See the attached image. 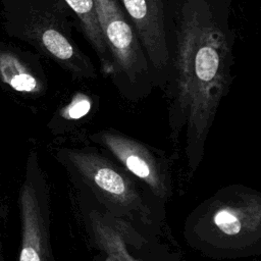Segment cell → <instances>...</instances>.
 <instances>
[{"label": "cell", "mask_w": 261, "mask_h": 261, "mask_svg": "<svg viewBox=\"0 0 261 261\" xmlns=\"http://www.w3.org/2000/svg\"><path fill=\"white\" fill-rule=\"evenodd\" d=\"M230 47L208 0L180 8L174 56L175 106L188 123L187 156L198 167L208 130L230 82Z\"/></svg>", "instance_id": "cell-1"}, {"label": "cell", "mask_w": 261, "mask_h": 261, "mask_svg": "<svg viewBox=\"0 0 261 261\" xmlns=\"http://www.w3.org/2000/svg\"><path fill=\"white\" fill-rule=\"evenodd\" d=\"M186 233L212 257L252 254L261 238V197L243 187L219 191L191 215Z\"/></svg>", "instance_id": "cell-2"}, {"label": "cell", "mask_w": 261, "mask_h": 261, "mask_svg": "<svg viewBox=\"0 0 261 261\" xmlns=\"http://www.w3.org/2000/svg\"><path fill=\"white\" fill-rule=\"evenodd\" d=\"M69 167L97 196L124 215L140 216L149 220L150 210L134 181L119 168L100 154L86 149H65Z\"/></svg>", "instance_id": "cell-3"}, {"label": "cell", "mask_w": 261, "mask_h": 261, "mask_svg": "<svg viewBox=\"0 0 261 261\" xmlns=\"http://www.w3.org/2000/svg\"><path fill=\"white\" fill-rule=\"evenodd\" d=\"M49 198L45 176L37 155L28 158L20 190L21 246L19 261H53L49 233Z\"/></svg>", "instance_id": "cell-4"}, {"label": "cell", "mask_w": 261, "mask_h": 261, "mask_svg": "<svg viewBox=\"0 0 261 261\" xmlns=\"http://www.w3.org/2000/svg\"><path fill=\"white\" fill-rule=\"evenodd\" d=\"M100 28L114 62V75L138 83L149 72L144 50L117 0H94Z\"/></svg>", "instance_id": "cell-5"}, {"label": "cell", "mask_w": 261, "mask_h": 261, "mask_svg": "<svg viewBox=\"0 0 261 261\" xmlns=\"http://www.w3.org/2000/svg\"><path fill=\"white\" fill-rule=\"evenodd\" d=\"M92 139L105 147L157 198L160 200L168 198L170 184L166 168L145 145L115 130H102L94 134Z\"/></svg>", "instance_id": "cell-6"}, {"label": "cell", "mask_w": 261, "mask_h": 261, "mask_svg": "<svg viewBox=\"0 0 261 261\" xmlns=\"http://www.w3.org/2000/svg\"><path fill=\"white\" fill-rule=\"evenodd\" d=\"M32 40L43 52L69 71L74 77H94L95 67L80 50L65 27L53 14L39 12L31 21L28 31Z\"/></svg>", "instance_id": "cell-7"}, {"label": "cell", "mask_w": 261, "mask_h": 261, "mask_svg": "<svg viewBox=\"0 0 261 261\" xmlns=\"http://www.w3.org/2000/svg\"><path fill=\"white\" fill-rule=\"evenodd\" d=\"M135 33L154 69L162 71L169 64L165 15L162 0H121Z\"/></svg>", "instance_id": "cell-8"}, {"label": "cell", "mask_w": 261, "mask_h": 261, "mask_svg": "<svg viewBox=\"0 0 261 261\" xmlns=\"http://www.w3.org/2000/svg\"><path fill=\"white\" fill-rule=\"evenodd\" d=\"M93 239L107 256L115 261H146L139 249L140 233L124 219L95 209L89 213ZM147 261H152L148 258Z\"/></svg>", "instance_id": "cell-9"}, {"label": "cell", "mask_w": 261, "mask_h": 261, "mask_svg": "<svg viewBox=\"0 0 261 261\" xmlns=\"http://www.w3.org/2000/svg\"><path fill=\"white\" fill-rule=\"evenodd\" d=\"M77 16L84 34L95 50L102 71L105 74H114V62L100 28L94 0H65Z\"/></svg>", "instance_id": "cell-10"}, {"label": "cell", "mask_w": 261, "mask_h": 261, "mask_svg": "<svg viewBox=\"0 0 261 261\" xmlns=\"http://www.w3.org/2000/svg\"><path fill=\"white\" fill-rule=\"evenodd\" d=\"M0 79L16 92L38 94L43 90L40 79L12 52L0 51Z\"/></svg>", "instance_id": "cell-11"}, {"label": "cell", "mask_w": 261, "mask_h": 261, "mask_svg": "<svg viewBox=\"0 0 261 261\" xmlns=\"http://www.w3.org/2000/svg\"><path fill=\"white\" fill-rule=\"evenodd\" d=\"M91 101L85 95H76L72 101L62 110L61 114L66 119L76 120L87 115L91 109Z\"/></svg>", "instance_id": "cell-12"}]
</instances>
